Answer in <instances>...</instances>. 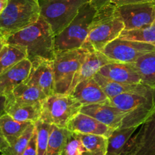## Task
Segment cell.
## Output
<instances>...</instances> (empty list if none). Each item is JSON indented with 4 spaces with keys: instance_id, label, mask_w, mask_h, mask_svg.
<instances>
[{
    "instance_id": "10",
    "label": "cell",
    "mask_w": 155,
    "mask_h": 155,
    "mask_svg": "<svg viewBox=\"0 0 155 155\" xmlns=\"http://www.w3.org/2000/svg\"><path fill=\"white\" fill-rule=\"evenodd\" d=\"M121 155H155V109L131 136Z\"/></svg>"
},
{
    "instance_id": "39",
    "label": "cell",
    "mask_w": 155,
    "mask_h": 155,
    "mask_svg": "<svg viewBox=\"0 0 155 155\" xmlns=\"http://www.w3.org/2000/svg\"><path fill=\"white\" fill-rule=\"evenodd\" d=\"M5 42V38L3 37L2 35L0 33V43H1V42Z\"/></svg>"
},
{
    "instance_id": "3",
    "label": "cell",
    "mask_w": 155,
    "mask_h": 155,
    "mask_svg": "<svg viewBox=\"0 0 155 155\" xmlns=\"http://www.w3.org/2000/svg\"><path fill=\"white\" fill-rule=\"evenodd\" d=\"M109 104L127 113L120 128L142 125L155 109V88L146 93L127 92L109 98Z\"/></svg>"
},
{
    "instance_id": "19",
    "label": "cell",
    "mask_w": 155,
    "mask_h": 155,
    "mask_svg": "<svg viewBox=\"0 0 155 155\" xmlns=\"http://www.w3.org/2000/svg\"><path fill=\"white\" fill-rule=\"evenodd\" d=\"M93 78L99 84L104 93L107 95L109 98L117 96L120 94L127 93V92L146 93L154 89V87H151V86L142 84V83L128 84V83H117V82L107 79L98 73L94 76Z\"/></svg>"
},
{
    "instance_id": "4",
    "label": "cell",
    "mask_w": 155,
    "mask_h": 155,
    "mask_svg": "<svg viewBox=\"0 0 155 155\" xmlns=\"http://www.w3.org/2000/svg\"><path fill=\"white\" fill-rule=\"evenodd\" d=\"M40 16L39 0H8L0 15V33L7 39L34 24Z\"/></svg>"
},
{
    "instance_id": "33",
    "label": "cell",
    "mask_w": 155,
    "mask_h": 155,
    "mask_svg": "<svg viewBox=\"0 0 155 155\" xmlns=\"http://www.w3.org/2000/svg\"><path fill=\"white\" fill-rule=\"evenodd\" d=\"M110 2L116 5L117 6H123L127 5L152 2V0H110Z\"/></svg>"
},
{
    "instance_id": "30",
    "label": "cell",
    "mask_w": 155,
    "mask_h": 155,
    "mask_svg": "<svg viewBox=\"0 0 155 155\" xmlns=\"http://www.w3.org/2000/svg\"><path fill=\"white\" fill-rule=\"evenodd\" d=\"M34 124L37 139V155H47L51 124L43 122L41 120L34 122Z\"/></svg>"
},
{
    "instance_id": "34",
    "label": "cell",
    "mask_w": 155,
    "mask_h": 155,
    "mask_svg": "<svg viewBox=\"0 0 155 155\" xmlns=\"http://www.w3.org/2000/svg\"><path fill=\"white\" fill-rule=\"evenodd\" d=\"M109 2H110V0H90V3L96 10L99 9L100 8L107 4Z\"/></svg>"
},
{
    "instance_id": "29",
    "label": "cell",
    "mask_w": 155,
    "mask_h": 155,
    "mask_svg": "<svg viewBox=\"0 0 155 155\" xmlns=\"http://www.w3.org/2000/svg\"><path fill=\"white\" fill-rule=\"evenodd\" d=\"M35 130L34 123L30 124L27 130L24 132L19 138L16 139L12 145H9L7 148L1 150L5 155H21L25 148H27L30 139L33 136Z\"/></svg>"
},
{
    "instance_id": "38",
    "label": "cell",
    "mask_w": 155,
    "mask_h": 155,
    "mask_svg": "<svg viewBox=\"0 0 155 155\" xmlns=\"http://www.w3.org/2000/svg\"><path fill=\"white\" fill-rule=\"evenodd\" d=\"M8 48V44H6V42H3L0 43V58L2 55L3 53L5 51V50Z\"/></svg>"
},
{
    "instance_id": "37",
    "label": "cell",
    "mask_w": 155,
    "mask_h": 155,
    "mask_svg": "<svg viewBox=\"0 0 155 155\" xmlns=\"http://www.w3.org/2000/svg\"><path fill=\"white\" fill-rule=\"evenodd\" d=\"M8 3V0H0V15L2 14L5 8L7 7Z\"/></svg>"
},
{
    "instance_id": "9",
    "label": "cell",
    "mask_w": 155,
    "mask_h": 155,
    "mask_svg": "<svg viewBox=\"0 0 155 155\" xmlns=\"http://www.w3.org/2000/svg\"><path fill=\"white\" fill-rule=\"evenodd\" d=\"M151 51H155V47L151 44L117 38L107 44L101 52L113 61L133 63Z\"/></svg>"
},
{
    "instance_id": "8",
    "label": "cell",
    "mask_w": 155,
    "mask_h": 155,
    "mask_svg": "<svg viewBox=\"0 0 155 155\" xmlns=\"http://www.w3.org/2000/svg\"><path fill=\"white\" fill-rule=\"evenodd\" d=\"M88 2L90 0H39L40 16L56 36L72 22L80 9Z\"/></svg>"
},
{
    "instance_id": "28",
    "label": "cell",
    "mask_w": 155,
    "mask_h": 155,
    "mask_svg": "<svg viewBox=\"0 0 155 155\" xmlns=\"http://www.w3.org/2000/svg\"><path fill=\"white\" fill-rule=\"evenodd\" d=\"M27 56V50L25 48L8 44L7 49L0 58V74L20 61L26 58Z\"/></svg>"
},
{
    "instance_id": "5",
    "label": "cell",
    "mask_w": 155,
    "mask_h": 155,
    "mask_svg": "<svg viewBox=\"0 0 155 155\" xmlns=\"http://www.w3.org/2000/svg\"><path fill=\"white\" fill-rule=\"evenodd\" d=\"M96 11L90 2L85 4L80 9L72 22L63 31L54 36L55 52L81 48L87 39Z\"/></svg>"
},
{
    "instance_id": "41",
    "label": "cell",
    "mask_w": 155,
    "mask_h": 155,
    "mask_svg": "<svg viewBox=\"0 0 155 155\" xmlns=\"http://www.w3.org/2000/svg\"><path fill=\"white\" fill-rule=\"evenodd\" d=\"M152 2L154 3V5H155V0H152Z\"/></svg>"
},
{
    "instance_id": "16",
    "label": "cell",
    "mask_w": 155,
    "mask_h": 155,
    "mask_svg": "<svg viewBox=\"0 0 155 155\" xmlns=\"http://www.w3.org/2000/svg\"><path fill=\"white\" fill-rule=\"evenodd\" d=\"M71 95L83 105L109 103V98L94 78L87 79L79 83Z\"/></svg>"
},
{
    "instance_id": "14",
    "label": "cell",
    "mask_w": 155,
    "mask_h": 155,
    "mask_svg": "<svg viewBox=\"0 0 155 155\" xmlns=\"http://www.w3.org/2000/svg\"><path fill=\"white\" fill-rule=\"evenodd\" d=\"M80 112L95 118L114 130L121 127L123 120L127 114L109 104L83 105Z\"/></svg>"
},
{
    "instance_id": "25",
    "label": "cell",
    "mask_w": 155,
    "mask_h": 155,
    "mask_svg": "<svg viewBox=\"0 0 155 155\" xmlns=\"http://www.w3.org/2000/svg\"><path fill=\"white\" fill-rule=\"evenodd\" d=\"M71 133V131L66 127H59L51 124L47 155L61 154Z\"/></svg>"
},
{
    "instance_id": "20",
    "label": "cell",
    "mask_w": 155,
    "mask_h": 155,
    "mask_svg": "<svg viewBox=\"0 0 155 155\" xmlns=\"http://www.w3.org/2000/svg\"><path fill=\"white\" fill-rule=\"evenodd\" d=\"M5 113L20 122L34 123L39 120L42 103L36 104H21L11 97L5 96Z\"/></svg>"
},
{
    "instance_id": "23",
    "label": "cell",
    "mask_w": 155,
    "mask_h": 155,
    "mask_svg": "<svg viewBox=\"0 0 155 155\" xmlns=\"http://www.w3.org/2000/svg\"><path fill=\"white\" fill-rule=\"evenodd\" d=\"M32 122H20L8 114L0 117V130L9 145H12L19 138Z\"/></svg>"
},
{
    "instance_id": "36",
    "label": "cell",
    "mask_w": 155,
    "mask_h": 155,
    "mask_svg": "<svg viewBox=\"0 0 155 155\" xmlns=\"http://www.w3.org/2000/svg\"><path fill=\"white\" fill-rule=\"evenodd\" d=\"M9 146L8 142L5 139V138L3 136L1 130H0V150H2L4 148H7Z\"/></svg>"
},
{
    "instance_id": "2",
    "label": "cell",
    "mask_w": 155,
    "mask_h": 155,
    "mask_svg": "<svg viewBox=\"0 0 155 155\" xmlns=\"http://www.w3.org/2000/svg\"><path fill=\"white\" fill-rule=\"evenodd\" d=\"M116 5L107 2L96 11L89 27L87 39L81 48L89 51H102L111 41L119 38L124 24L117 12Z\"/></svg>"
},
{
    "instance_id": "32",
    "label": "cell",
    "mask_w": 155,
    "mask_h": 155,
    "mask_svg": "<svg viewBox=\"0 0 155 155\" xmlns=\"http://www.w3.org/2000/svg\"><path fill=\"white\" fill-rule=\"evenodd\" d=\"M21 155H37V139H36V129L27 148Z\"/></svg>"
},
{
    "instance_id": "11",
    "label": "cell",
    "mask_w": 155,
    "mask_h": 155,
    "mask_svg": "<svg viewBox=\"0 0 155 155\" xmlns=\"http://www.w3.org/2000/svg\"><path fill=\"white\" fill-rule=\"evenodd\" d=\"M117 12L124 22V30L142 28L155 21V5L153 2L117 6Z\"/></svg>"
},
{
    "instance_id": "27",
    "label": "cell",
    "mask_w": 155,
    "mask_h": 155,
    "mask_svg": "<svg viewBox=\"0 0 155 155\" xmlns=\"http://www.w3.org/2000/svg\"><path fill=\"white\" fill-rule=\"evenodd\" d=\"M119 38L151 44L155 47V21L150 25L135 30H124Z\"/></svg>"
},
{
    "instance_id": "26",
    "label": "cell",
    "mask_w": 155,
    "mask_h": 155,
    "mask_svg": "<svg viewBox=\"0 0 155 155\" xmlns=\"http://www.w3.org/2000/svg\"><path fill=\"white\" fill-rule=\"evenodd\" d=\"M78 135L89 155L107 154L108 138L100 135L83 133H78Z\"/></svg>"
},
{
    "instance_id": "31",
    "label": "cell",
    "mask_w": 155,
    "mask_h": 155,
    "mask_svg": "<svg viewBox=\"0 0 155 155\" xmlns=\"http://www.w3.org/2000/svg\"><path fill=\"white\" fill-rule=\"evenodd\" d=\"M61 155H89L78 133L71 132Z\"/></svg>"
},
{
    "instance_id": "15",
    "label": "cell",
    "mask_w": 155,
    "mask_h": 155,
    "mask_svg": "<svg viewBox=\"0 0 155 155\" xmlns=\"http://www.w3.org/2000/svg\"><path fill=\"white\" fill-rule=\"evenodd\" d=\"M98 74L117 83L128 84L142 83L140 77L132 63L112 61L103 66Z\"/></svg>"
},
{
    "instance_id": "17",
    "label": "cell",
    "mask_w": 155,
    "mask_h": 155,
    "mask_svg": "<svg viewBox=\"0 0 155 155\" xmlns=\"http://www.w3.org/2000/svg\"><path fill=\"white\" fill-rule=\"evenodd\" d=\"M70 131L83 134L100 135L109 138L114 130L85 114H77L67 125Z\"/></svg>"
},
{
    "instance_id": "22",
    "label": "cell",
    "mask_w": 155,
    "mask_h": 155,
    "mask_svg": "<svg viewBox=\"0 0 155 155\" xmlns=\"http://www.w3.org/2000/svg\"><path fill=\"white\" fill-rule=\"evenodd\" d=\"M132 64L139 74L142 84L155 88V51L143 54Z\"/></svg>"
},
{
    "instance_id": "7",
    "label": "cell",
    "mask_w": 155,
    "mask_h": 155,
    "mask_svg": "<svg viewBox=\"0 0 155 155\" xmlns=\"http://www.w3.org/2000/svg\"><path fill=\"white\" fill-rule=\"evenodd\" d=\"M83 104L71 94L54 93L42 101L39 120L59 127H67L80 113Z\"/></svg>"
},
{
    "instance_id": "18",
    "label": "cell",
    "mask_w": 155,
    "mask_h": 155,
    "mask_svg": "<svg viewBox=\"0 0 155 155\" xmlns=\"http://www.w3.org/2000/svg\"><path fill=\"white\" fill-rule=\"evenodd\" d=\"M112 61H113L109 59L101 51H96V50L88 51L83 64L81 65L80 70L74 77L72 85H71L70 94L72 92L75 86L79 83L87 79L93 78L94 76L99 71V70L103 66Z\"/></svg>"
},
{
    "instance_id": "24",
    "label": "cell",
    "mask_w": 155,
    "mask_h": 155,
    "mask_svg": "<svg viewBox=\"0 0 155 155\" xmlns=\"http://www.w3.org/2000/svg\"><path fill=\"white\" fill-rule=\"evenodd\" d=\"M139 127L115 129L108 138L107 151L106 155H121L126 145Z\"/></svg>"
},
{
    "instance_id": "13",
    "label": "cell",
    "mask_w": 155,
    "mask_h": 155,
    "mask_svg": "<svg viewBox=\"0 0 155 155\" xmlns=\"http://www.w3.org/2000/svg\"><path fill=\"white\" fill-rule=\"evenodd\" d=\"M32 63L28 58L20 61L0 74V95L7 96L28 77Z\"/></svg>"
},
{
    "instance_id": "21",
    "label": "cell",
    "mask_w": 155,
    "mask_h": 155,
    "mask_svg": "<svg viewBox=\"0 0 155 155\" xmlns=\"http://www.w3.org/2000/svg\"><path fill=\"white\" fill-rule=\"evenodd\" d=\"M7 96L11 97L15 102L21 104H36L42 103L46 98L45 94L36 86L22 83Z\"/></svg>"
},
{
    "instance_id": "12",
    "label": "cell",
    "mask_w": 155,
    "mask_h": 155,
    "mask_svg": "<svg viewBox=\"0 0 155 155\" xmlns=\"http://www.w3.org/2000/svg\"><path fill=\"white\" fill-rule=\"evenodd\" d=\"M24 83L39 88L46 96L55 93L52 61L38 59L32 62L30 74Z\"/></svg>"
},
{
    "instance_id": "35",
    "label": "cell",
    "mask_w": 155,
    "mask_h": 155,
    "mask_svg": "<svg viewBox=\"0 0 155 155\" xmlns=\"http://www.w3.org/2000/svg\"><path fill=\"white\" fill-rule=\"evenodd\" d=\"M5 96L0 95V117L2 116L5 113Z\"/></svg>"
},
{
    "instance_id": "6",
    "label": "cell",
    "mask_w": 155,
    "mask_h": 155,
    "mask_svg": "<svg viewBox=\"0 0 155 155\" xmlns=\"http://www.w3.org/2000/svg\"><path fill=\"white\" fill-rule=\"evenodd\" d=\"M86 48L55 52L52 61L54 77V92L70 94L74 77L83 64L88 53Z\"/></svg>"
},
{
    "instance_id": "1",
    "label": "cell",
    "mask_w": 155,
    "mask_h": 155,
    "mask_svg": "<svg viewBox=\"0 0 155 155\" xmlns=\"http://www.w3.org/2000/svg\"><path fill=\"white\" fill-rule=\"evenodd\" d=\"M6 44L25 48L27 58L53 61L55 56L54 34L49 24L39 16L34 24L17 32L5 39Z\"/></svg>"
},
{
    "instance_id": "40",
    "label": "cell",
    "mask_w": 155,
    "mask_h": 155,
    "mask_svg": "<svg viewBox=\"0 0 155 155\" xmlns=\"http://www.w3.org/2000/svg\"><path fill=\"white\" fill-rule=\"evenodd\" d=\"M0 155H5L4 154H3L2 152V151H1V150H0Z\"/></svg>"
}]
</instances>
